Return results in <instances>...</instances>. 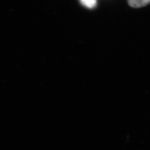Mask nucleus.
Listing matches in <instances>:
<instances>
[{"label": "nucleus", "instance_id": "1", "mask_svg": "<svg viewBox=\"0 0 150 150\" xmlns=\"http://www.w3.org/2000/svg\"><path fill=\"white\" fill-rule=\"evenodd\" d=\"M128 2L130 6L138 8L146 6L150 3V0H128Z\"/></svg>", "mask_w": 150, "mask_h": 150}, {"label": "nucleus", "instance_id": "2", "mask_svg": "<svg viewBox=\"0 0 150 150\" xmlns=\"http://www.w3.org/2000/svg\"><path fill=\"white\" fill-rule=\"evenodd\" d=\"M81 3L83 6L88 8H94L96 5V0H80Z\"/></svg>", "mask_w": 150, "mask_h": 150}]
</instances>
